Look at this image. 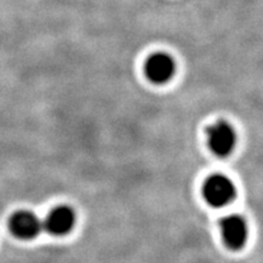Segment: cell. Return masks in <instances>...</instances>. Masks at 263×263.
Listing matches in <instances>:
<instances>
[{"label":"cell","instance_id":"5b68a950","mask_svg":"<svg viewBox=\"0 0 263 263\" xmlns=\"http://www.w3.org/2000/svg\"><path fill=\"white\" fill-rule=\"evenodd\" d=\"M43 222L33 212L18 211L10 219V229L12 234L22 240H31L42 232Z\"/></svg>","mask_w":263,"mask_h":263},{"label":"cell","instance_id":"277c9868","mask_svg":"<svg viewBox=\"0 0 263 263\" xmlns=\"http://www.w3.org/2000/svg\"><path fill=\"white\" fill-rule=\"evenodd\" d=\"M221 232L224 244L230 250L242 249L248 242L249 227L241 216L230 215L222 219Z\"/></svg>","mask_w":263,"mask_h":263},{"label":"cell","instance_id":"7a4b0ae2","mask_svg":"<svg viewBox=\"0 0 263 263\" xmlns=\"http://www.w3.org/2000/svg\"><path fill=\"white\" fill-rule=\"evenodd\" d=\"M207 141L213 154L219 157H227L235 149V129L226 121H218L207 130Z\"/></svg>","mask_w":263,"mask_h":263},{"label":"cell","instance_id":"6da1fadb","mask_svg":"<svg viewBox=\"0 0 263 263\" xmlns=\"http://www.w3.org/2000/svg\"><path fill=\"white\" fill-rule=\"evenodd\" d=\"M203 197L212 207L228 206L236 197L234 183L224 174H213L203 184Z\"/></svg>","mask_w":263,"mask_h":263},{"label":"cell","instance_id":"8992f818","mask_svg":"<svg viewBox=\"0 0 263 263\" xmlns=\"http://www.w3.org/2000/svg\"><path fill=\"white\" fill-rule=\"evenodd\" d=\"M76 213L71 207L60 206L54 209L49 213L43 227L50 233L51 235H66L74 228Z\"/></svg>","mask_w":263,"mask_h":263},{"label":"cell","instance_id":"3957f363","mask_svg":"<svg viewBox=\"0 0 263 263\" xmlns=\"http://www.w3.org/2000/svg\"><path fill=\"white\" fill-rule=\"evenodd\" d=\"M176 73V62L167 52H155L150 55L145 62V74L147 80L155 84H164L172 80Z\"/></svg>","mask_w":263,"mask_h":263}]
</instances>
